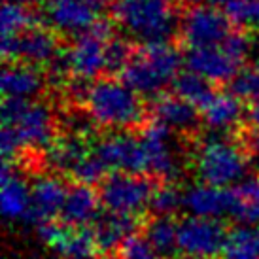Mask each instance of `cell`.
Instances as JSON below:
<instances>
[{
    "label": "cell",
    "mask_w": 259,
    "mask_h": 259,
    "mask_svg": "<svg viewBox=\"0 0 259 259\" xmlns=\"http://www.w3.org/2000/svg\"><path fill=\"white\" fill-rule=\"evenodd\" d=\"M89 2H91V4H93V6L97 8L99 12H101L102 8H106L108 4L112 6V2H114V0H89Z\"/></svg>",
    "instance_id": "obj_34"
},
{
    "label": "cell",
    "mask_w": 259,
    "mask_h": 259,
    "mask_svg": "<svg viewBox=\"0 0 259 259\" xmlns=\"http://www.w3.org/2000/svg\"><path fill=\"white\" fill-rule=\"evenodd\" d=\"M157 180L146 174L112 172L99 184V197L104 210L140 216L150 210Z\"/></svg>",
    "instance_id": "obj_5"
},
{
    "label": "cell",
    "mask_w": 259,
    "mask_h": 259,
    "mask_svg": "<svg viewBox=\"0 0 259 259\" xmlns=\"http://www.w3.org/2000/svg\"><path fill=\"white\" fill-rule=\"evenodd\" d=\"M138 46L123 38H110L106 46V72L104 78H121L125 68L137 55Z\"/></svg>",
    "instance_id": "obj_28"
},
{
    "label": "cell",
    "mask_w": 259,
    "mask_h": 259,
    "mask_svg": "<svg viewBox=\"0 0 259 259\" xmlns=\"http://www.w3.org/2000/svg\"><path fill=\"white\" fill-rule=\"evenodd\" d=\"M68 186L59 174H38L30 186V214L27 222L42 225L55 222L65 206Z\"/></svg>",
    "instance_id": "obj_15"
},
{
    "label": "cell",
    "mask_w": 259,
    "mask_h": 259,
    "mask_svg": "<svg viewBox=\"0 0 259 259\" xmlns=\"http://www.w3.org/2000/svg\"><path fill=\"white\" fill-rule=\"evenodd\" d=\"M184 208V191L174 182H157L150 202V216H174Z\"/></svg>",
    "instance_id": "obj_27"
},
{
    "label": "cell",
    "mask_w": 259,
    "mask_h": 259,
    "mask_svg": "<svg viewBox=\"0 0 259 259\" xmlns=\"http://www.w3.org/2000/svg\"><path fill=\"white\" fill-rule=\"evenodd\" d=\"M208 6H214V8H225L229 4L231 0H204Z\"/></svg>",
    "instance_id": "obj_35"
},
{
    "label": "cell",
    "mask_w": 259,
    "mask_h": 259,
    "mask_svg": "<svg viewBox=\"0 0 259 259\" xmlns=\"http://www.w3.org/2000/svg\"><path fill=\"white\" fill-rule=\"evenodd\" d=\"M81 108L95 125L110 131H140L150 121L144 101L123 79L101 78L87 87Z\"/></svg>",
    "instance_id": "obj_1"
},
{
    "label": "cell",
    "mask_w": 259,
    "mask_h": 259,
    "mask_svg": "<svg viewBox=\"0 0 259 259\" xmlns=\"http://www.w3.org/2000/svg\"><path fill=\"white\" fill-rule=\"evenodd\" d=\"M150 117L163 123L178 137L187 138L199 137L201 127L204 125L201 110L174 93H163L155 97L151 101Z\"/></svg>",
    "instance_id": "obj_14"
},
{
    "label": "cell",
    "mask_w": 259,
    "mask_h": 259,
    "mask_svg": "<svg viewBox=\"0 0 259 259\" xmlns=\"http://www.w3.org/2000/svg\"><path fill=\"white\" fill-rule=\"evenodd\" d=\"M250 155L242 146L237 133L212 131L208 137H201L195 148V170L202 184L218 187H231L242 180L248 172Z\"/></svg>",
    "instance_id": "obj_3"
},
{
    "label": "cell",
    "mask_w": 259,
    "mask_h": 259,
    "mask_svg": "<svg viewBox=\"0 0 259 259\" xmlns=\"http://www.w3.org/2000/svg\"><path fill=\"white\" fill-rule=\"evenodd\" d=\"M174 2H176L178 6L184 4V6H187V8H193V6H197V2H199V0H174Z\"/></svg>",
    "instance_id": "obj_37"
},
{
    "label": "cell",
    "mask_w": 259,
    "mask_h": 259,
    "mask_svg": "<svg viewBox=\"0 0 259 259\" xmlns=\"http://www.w3.org/2000/svg\"><path fill=\"white\" fill-rule=\"evenodd\" d=\"M46 87V76L36 66L23 63H4L2 70V95L12 99L30 101L42 93Z\"/></svg>",
    "instance_id": "obj_22"
},
{
    "label": "cell",
    "mask_w": 259,
    "mask_h": 259,
    "mask_svg": "<svg viewBox=\"0 0 259 259\" xmlns=\"http://www.w3.org/2000/svg\"><path fill=\"white\" fill-rule=\"evenodd\" d=\"M6 4H19V6H30L34 0H4Z\"/></svg>",
    "instance_id": "obj_36"
},
{
    "label": "cell",
    "mask_w": 259,
    "mask_h": 259,
    "mask_svg": "<svg viewBox=\"0 0 259 259\" xmlns=\"http://www.w3.org/2000/svg\"><path fill=\"white\" fill-rule=\"evenodd\" d=\"M112 17L138 46L170 42L180 34V6L174 0H114Z\"/></svg>",
    "instance_id": "obj_2"
},
{
    "label": "cell",
    "mask_w": 259,
    "mask_h": 259,
    "mask_svg": "<svg viewBox=\"0 0 259 259\" xmlns=\"http://www.w3.org/2000/svg\"><path fill=\"white\" fill-rule=\"evenodd\" d=\"M2 36H15L36 25V15L30 6L6 4L2 6Z\"/></svg>",
    "instance_id": "obj_29"
},
{
    "label": "cell",
    "mask_w": 259,
    "mask_h": 259,
    "mask_svg": "<svg viewBox=\"0 0 259 259\" xmlns=\"http://www.w3.org/2000/svg\"><path fill=\"white\" fill-rule=\"evenodd\" d=\"M184 59L189 70L201 74L214 83H225V85L244 66L223 48V44L208 48H187L184 51Z\"/></svg>",
    "instance_id": "obj_17"
},
{
    "label": "cell",
    "mask_w": 259,
    "mask_h": 259,
    "mask_svg": "<svg viewBox=\"0 0 259 259\" xmlns=\"http://www.w3.org/2000/svg\"><path fill=\"white\" fill-rule=\"evenodd\" d=\"M233 25L238 29H248L255 27L259 12V0H231L227 6L223 8Z\"/></svg>",
    "instance_id": "obj_32"
},
{
    "label": "cell",
    "mask_w": 259,
    "mask_h": 259,
    "mask_svg": "<svg viewBox=\"0 0 259 259\" xmlns=\"http://www.w3.org/2000/svg\"><path fill=\"white\" fill-rule=\"evenodd\" d=\"M229 231L222 220L186 216L178 220V248L182 259H216L223 253Z\"/></svg>",
    "instance_id": "obj_7"
},
{
    "label": "cell",
    "mask_w": 259,
    "mask_h": 259,
    "mask_svg": "<svg viewBox=\"0 0 259 259\" xmlns=\"http://www.w3.org/2000/svg\"><path fill=\"white\" fill-rule=\"evenodd\" d=\"M38 235L61 259H99L102 253L91 227H72L55 220L38 225Z\"/></svg>",
    "instance_id": "obj_11"
},
{
    "label": "cell",
    "mask_w": 259,
    "mask_h": 259,
    "mask_svg": "<svg viewBox=\"0 0 259 259\" xmlns=\"http://www.w3.org/2000/svg\"><path fill=\"white\" fill-rule=\"evenodd\" d=\"M93 151L110 174L131 172L148 176L146 151L140 137H133L131 133H112L95 140Z\"/></svg>",
    "instance_id": "obj_10"
},
{
    "label": "cell",
    "mask_w": 259,
    "mask_h": 259,
    "mask_svg": "<svg viewBox=\"0 0 259 259\" xmlns=\"http://www.w3.org/2000/svg\"><path fill=\"white\" fill-rule=\"evenodd\" d=\"M144 223L138 220V216L119 214L112 210H104L101 216L95 220L91 229L95 233L97 244L102 253H114L119 246L138 231H142Z\"/></svg>",
    "instance_id": "obj_19"
},
{
    "label": "cell",
    "mask_w": 259,
    "mask_h": 259,
    "mask_svg": "<svg viewBox=\"0 0 259 259\" xmlns=\"http://www.w3.org/2000/svg\"><path fill=\"white\" fill-rule=\"evenodd\" d=\"M227 91L242 102H253L259 99V66H242L227 83Z\"/></svg>",
    "instance_id": "obj_30"
},
{
    "label": "cell",
    "mask_w": 259,
    "mask_h": 259,
    "mask_svg": "<svg viewBox=\"0 0 259 259\" xmlns=\"http://www.w3.org/2000/svg\"><path fill=\"white\" fill-rule=\"evenodd\" d=\"M204 127L216 133H237L246 123L244 102L229 91H218L201 110Z\"/></svg>",
    "instance_id": "obj_20"
},
{
    "label": "cell",
    "mask_w": 259,
    "mask_h": 259,
    "mask_svg": "<svg viewBox=\"0 0 259 259\" xmlns=\"http://www.w3.org/2000/svg\"><path fill=\"white\" fill-rule=\"evenodd\" d=\"M140 140L146 151L148 176L157 182H174L180 176L176 133L163 123L151 119L140 129Z\"/></svg>",
    "instance_id": "obj_8"
},
{
    "label": "cell",
    "mask_w": 259,
    "mask_h": 259,
    "mask_svg": "<svg viewBox=\"0 0 259 259\" xmlns=\"http://www.w3.org/2000/svg\"><path fill=\"white\" fill-rule=\"evenodd\" d=\"M6 125V123H4ZM17 129L19 137H21L23 144L27 148L29 159L25 165H32L30 155H40L48 150L59 137V127L55 121V115L51 108L44 102H32L30 101L25 110H23L19 117L14 123H8Z\"/></svg>",
    "instance_id": "obj_12"
},
{
    "label": "cell",
    "mask_w": 259,
    "mask_h": 259,
    "mask_svg": "<svg viewBox=\"0 0 259 259\" xmlns=\"http://www.w3.org/2000/svg\"><path fill=\"white\" fill-rule=\"evenodd\" d=\"M223 259H259V229L235 227L229 231L222 253Z\"/></svg>",
    "instance_id": "obj_25"
},
{
    "label": "cell",
    "mask_w": 259,
    "mask_h": 259,
    "mask_svg": "<svg viewBox=\"0 0 259 259\" xmlns=\"http://www.w3.org/2000/svg\"><path fill=\"white\" fill-rule=\"evenodd\" d=\"M114 36V25L106 19H99L87 32L74 38L70 48L65 50V63L70 79L95 81L104 78L106 46Z\"/></svg>",
    "instance_id": "obj_4"
},
{
    "label": "cell",
    "mask_w": 259,
    "mask_h": 259,
    "mask_svg": "<svg viewBox=\"0 0 259 259\" xmlns=\"http://www.w3.org/2000/svg\"><path fill=\"white\" fill-rule=\"evenodd\" d=\"M238 208L235 214V222L240 225H257L259 227V174L244 178L237 187Z\"/></svg>",
    "instance_id": "obj_26"
},
{
    "label": "cell",
    "mask_w": 259,
    "mask_h": 259,
    "mask_svg": "<svg viewBox=\"0 0 259 259\" xmlns=\"http://www.w3.org/2000/svg\"><path fill=\"white\" fill-rule=\"evenodd\" d=\"M255 27L259 29V12H257V23H255Z\"/></svg>",
    "instance_id": "obj_38"
},
{
    "label": "cell",
    "mask_w": 259,
    "mask_h": 259,
    "mask_svg": "<svg viewBox=\"0 0 259 259\" xmlns=\"http://www.w3.org/2000/svg\"><path fill=\"white\" fill-rule=\"evenodd\" d=\"M0 50L4 63H23L40 70L50 68L63 53L57 30L40 25H34L15 36H2Z\"/></svg>",
    "instance_id": "obj_6"
},
{
    "label": "cell",
    "mask_w": 259,
    "mask_h": 259,
    "mask_svg": "<svg viewBox=\"0 0 259 259\" xmlns=\"http://www.w3.org/2000/svg\"><path fill=\"white\" fill-rule=\"evenodd\" d=\"M46 17L51 29L65 34H83L99 21V10L89 0H46Z\"/></svg>",
    "instance_id": "obj_16"
},
{
    "label": "cell",
    "mask_w": 259,
    "mask_h": 259,
    "mask_svg": "<svg viewBox=\"0 0 259 259\" xmlns=\"http://www.w3.org/2000/svg\"><path fill=\"white\" fill-rule=\"evenodd\" d=\"M0 201L2 214L8 220H29L30 214V186L19 174V166L2 165L0 176Z\"/></svg>",
    "instance_id": "obj_21"
},
{
    "label": "cell",
    "mask_w": 259,
    "mask_h": 259,
    "mask_svg": "<svg viewBox=\"0 0 259 259\" xmlns=\"http://www.w3.org/2000/svg\"><path fill=\"white\" fill-rule=\"evenodd\" d=\"M142 233L161 259H182L178 248V220L174 216H150L142 225Z\"/></svg>",
    "instance_id": "obj_23"
},
{
    "label": "cell",
    "mask_w": 259,
    "mask_h": 259,
    "mask_svg": "<svg viewBox=\"0 0 259 259\" xmlns=\"http://www.w3.org/2000/svg\"><path fill=\"white\" fill-rule=\"evenodd\" d=\"M112 255L114 259H161L142 231L131 235Z\"/></svg>",
    "instance_id": "obj_31"
},
{
    "label": "cell",
    "mask_w": 259,
    "mask_h": 259,
    "mask_svg": "<svg viewBox=\"0 0 259 259\" xmlns=\"http://www.w3.org/2000/svg\"><path fill=\"white\" fill-rule=\"evenodd\" d=\"M172 93L182 97L184 101L191 102L193 106H197L199 110H202L210 101L212 97L218 93L216 87H214V81L206 79L201 74L193 72V70H182L176 79L172 81Z\"/></svg>",
    "instance_id": "obj_24"
},
{
    "label": "cell",
    "mask_w": 259,
    "mask_h": 259,
    "mask_svg": "<svg viewBox=\"0 0 259 259\" xmlns=\"http://www.w3.org/2000/svg\"><path fill=\"white\" fill-rule=\"evenodd\" d=\"M246 125L259 131V99L248 104V108H246Z\"/></svg>",
    "instance_id": "obj_33"
},
{
    "label": "cell",
    "mask_w": 259,
    "mask_h": 259,
    "mask_svg": "<svg viewBox=\"0 0 259 259\" xmlns=\"http://www.w3.org/2000/svg\"><path fill=\"white\" fill-rule=\"evenodd\" d=\"M238 208V195L235 187H218L197 184L184 191V210L189 216L208 220H235Z\"/></svg>",
    "instance_id": "obj_13"
},
{
    "label": "cell",
    "mask_w": 259,
    "mask_h": 259,
    "mask_svg": "<svg viewBox=\"0 0 259 259\" xmlns=\"http://www.w3.org/2000/svg\"><path fill=\"white\" fill-rule=\"evenodd\" d=\"M101 197L99 189L87 184L72 182L68 186L66 201L61 212V222L72 227H91L101 216Z\"/></svg>",
    "instance_id": "obj_18"
},
{
    "label": "cell",
    "mask_w": 259,
    "mask_h": 259,
    "mask_svg": "<svg viewBox=\"0 0 259 259\" xmlns=\"http://www.w3.org/2000/svg\"><path fill=\"white\" fill-rule=\"evenodd\" d=\"M235 29L227 14L214 6L187 8L182 15L180 40L187 48H208L225 42Z\"/></svg>",
    "instance_id": "obj_9"
}]
</instances>
